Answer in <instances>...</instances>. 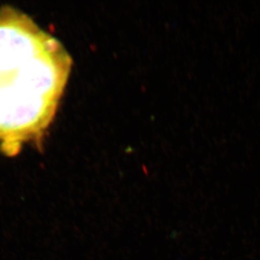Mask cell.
<instances>
[{"mask_svg":"<svg viewBox=\"0 0 260 260\" xmlns=\"http://www.w3.org/2000/svg\"><path fill=\"white\" fill-rule=\"evenodd\" d=\"M72 59L55 38L13 8L0 10V150L39 142L55 116Z\"/></svg>","mask_w":260,"mask_h":260,"instance_id":"obj_1","label":"cell"}]
</instances>
